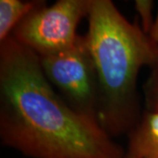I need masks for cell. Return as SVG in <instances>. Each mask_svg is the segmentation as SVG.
Masks as SVG:
<instances>
[{
  "instance_id": "obj_4",
  "label": "cell",
  "mask_w": 158,
  "mask_h": 158,
  "mask_svg": "<svg viewBox=\"0 0 158 158\" xmlns=\"http://www.w3.org/2000/svg\"><path fill=\"white\" fill-rule=\"evenodd\" d=\"M92 0H58L32 11L11 36L39 56L70 48L79 37L77 29L90 12Z\"/></svg>"
},
{
  "instance_id": "obj_10",
  "label": "cell",
  "mask_w": 158,
  "mask_h": 158,
  "mask_svg": "<svg viewBox=\"0 0 158 158\" xmlns=\"http://www.w3.org/2000/svg\"><path fill=\"white\" fill-rule=\"evenodd\" d=\"M155 69H157V70H158V65H157V67H156V68H155Z\"/></svg>"
},
{
  "instance_id": "obj_6",
  "label": "cell",
  "mask_w": 158,
  "mask_h": 158,
  "mask_svg": "<svg viewBox=\"0 0 158 158\" xmlns=\"http://www.w3.org/2000/svg\"><path fill=\"white\" fill-rule=\"evenodd\" d=\"M45 3L42 0H0V43L9 38L32 11Z\"/></svg>"
},
{
  "instance_id": "obj_5",
  "label": "cell",
  "mask_w": 158,
  "mask_h": 158,
  "mask_svg": "<svg viewBox=\"0 0 158 158\" xmlns=\"http://www.w3.org/2000/svg\"><path fill=\"white\" fill-rule=\"evenodd\" d=\"M127 135L124 158H158V113H142Z\"/></svg>"
},
{
  "instance_id": "obj_1",
  "label": "cell",
  "mask_w": 158,
  "mask_h": 158,
  "mask_svg": "<svg viewBox=\"0 0 158 158\" xmlns=\"http://www.w3.org/2000/svg\"><path fill=\"white\" fill-rule=\"evenodd\" d=\"M0 141L30 158H124L100 125L50 85L38 55L12 36L0 43Z\"/></svg>"
},
{
  "instance_id": "obj_7",
  "label": "cell",
  "mask_w": 158,
  "mask_h": 158,
  "mask_svg": "<svg viewBox=\"0 0 158 158\" xmlns=\"http://www.w3.org/2000/svg\"><path fill=\"white\" fill-rule=\"evenodd\" d=\"M146 101V111L158 113V70L152 69V73L143 87Z\"/></svg>"
},
{
  "instance_id": "obj_8",
  "label": "cell",
  "mask_w": 158,
  "mask_h": 158,
  "mask_svg": "<svg viewBox=\"0 0 158 158\" xmlns=\"http://www.w3.org/2000/svg\"><path fill=\"white\" fill-rule=\"evenodd\" d=\"M135 8L141 19V27L146 34H149L155 19L153 18L154 1L152 0H135Z\"/></svg>"
},
{
  "instance_id": "obj_3",
  "label": "cell",
  "mask_w": 158,
  "mask_h": 158,
  "mask_svg": "<svg viewBox=\"0 0 158 158\" xmlns=\"http://www.w3.org/2000/svg\"><path fill=\"white\" fill-rule=\"evenodd\" d=\"M39 59L46 78L64 101L77 113L99 124L98 83L85 34L79 35L67 50Z\"/></svg>"
},
{
  "instance_id": "obj_2",
  "label": "cell",
  "mask_w": 158,
  "mask_h": 158,
  "mask_svg": "<svg viewBox=\"0 0 158 158\" xmlns=\"http://www.w3.org/2000/svg\"><path fill=\"white\" fill-rule=\"evenodd\" d=\"M85 34L99 90L98 122L111 137L128 134L141 118L137 80L158 65V48L112 0H92Z\"/></svg>"
},
{
  "instance_id": "obj_9",
  "label": "cell",
  "mask_w": 158,
  "mask_h": 158,
  "mask_svg": "<svg viewBox=\"0 0 158 158\" xmlns=\"http://www.w3.org/2000/svg\"><path fill=\"white\" fill-rule=\"evenodd\" d=\"M148 35H149V37L154 41V43L158 48V10L156 16L155 18V21H154V24H153L151 31H150V33H149Z\"/></svg>"
}]
</instances>
